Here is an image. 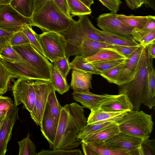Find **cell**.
Wrapping results in <instances>:
<instances>
[{
    "label": "cell",
    "instance_id": "13",
    "mask_svg": "<svg viewBox=\"0 0 155 155\" xmlns=\"http://www.w3.org/2000/svg\"><path fill=\"white\" fill-rule=\"evenodd\" d=\"M143 139L120 131L110 139L104 141L108 147L126 151L131 153L138 149Z\"/></svg>",
    "mask_w": 155,
    "mask_h": 155
},
{
    "label": "cell",
    "instance_id": "41",
    "mask_svg": "<svg viewBox=\"0 0 155 155\" xmlns=\"http://www.w3.org/2000/svg\"><path fill=\"white\" fill-rule=\"evenodd\" d=\"M82 151L79 149H65L45 150L43 149L36 153V155H82Z\"/></svg>",
    "mask_w": 155,
    "mask_h": 155
},
{
    "label": "cell",
    "instance_id": "44",
    "mask_svg": "<svg viewBox=\"0 0 155 155\" xmlns=\"http://www.w3.org/2000/svg\"><path fill=\"white\" fill-rule=\"evenodd\" d=\"M9 43L12 46L30 44V42L24 33L21 31L13 34L10 40Z\"/></svg>",
    "mask_w": 155,
    "mask_h": 155
},
{
    "label": "cell",
    "instance_id": "47",
    "mask_svg": "<svg viewBox=\"0 0 155 155\" xmlns=\"http://www.w3.org/2000/svg\"><path fill=\"white\" fill-rule=\"evenodd\" d=\"M13 34L0 28V51L10 44L9 41Z\"/></svg>",
    "mask_w": 155,
    "mask_h": 155
},
{
    "label": "cell",
    "instance_id": "48",
    "mask_svg": "<svg viewBox=\"0 0 155 155\" xmlns=\"http://www.w3.org/2000/svg\"><path fill=\"white\" fill-rule=\"evenodd\" d=\"M155 41V30L151 31L140 40L139 42L140 45L144 48H147L148 45Z\"/></svg>",
    "mask_w": 155,
    "mask_h": 155
},
{
    "label": "cell",
    "instance_id": "36",
    "mask_svg": "<svg viewBox=\"0 0 155 155\" xmlns=\"http://www.w3.org/2000/svg\"><path fill=\"white\" fill-rule=\"evenodd\" d=\"M12 79L10 71L0 60V95L7 91L9 81Z\"/></svg>",
    "mask_w": 155,
    "mask_h": 155
},
{
    "label": "cell",
    "instance_id": "27",
    "mask_svg": "<svg viewBox=\"0 0 155 155\" xmlns=\"http://www.w3.org/2000/svg\"><path fill=\"white\" fill-rule=\"evenodd\" d=\"M51 82L55 90L61 94L67 92L70 86L66 79L64 78L60 73L51 64Z\"/></svg>",
    "mask_w": 155,
    "mask_h": 155
},
{
    "label": "cell",
    "instance_id": "7",
    "mask_svg": "<svg viewBox=\"0 0 155 155\" xmlns=\"http://www.w3.org/2000/svg\"><path fill=\"white\" fill-rule=\"evenodd\" d=\"M23 59L32 66L47 81H51V63L39 53L30 44L12 46Z\"/></svg>",
    "mask_w": 155,
    "mask_h": 155
},
{
    "label": "cell",
    "instance_id": "9",
    "mask_svg": "<svg viewBox=\"0 0 155 155\" xmlns=\"http://www.w3.org/2000/svg\"><path fill=\"white\" fill-rule=\"evenodd\" d=\"M30 25H31L30 18L21 14L10 5L0 10V28L14 34Z\"/></svg>",
    "mask_w": 155,
    "mask_h": 155
},
{
    "label": "cell",
    "instance_id": "35",
    "mask_svg": "<svg viewBox=\"0 0 155 155\" xmlns=\"http://www.w3.org/2000/svg\"><path fill=\"white\" fill-rule=\"evenodd\" d=\"M131 155H155V140L143 139L139 147L132 152Z\"/></svg>",
    "mask_w": 155,
    "mask_h": 155
},
{
    "label": "cell",
    "instance_id": "8",
    "mask_svg": "<svg viewBox=\"0 0 155 155\" xmlns=\"http://www.w3.org/2000/svg\"><path fill=\"white\" fill-rule=\"evenodd\" d=\"M34 80L20 78L14 82L12 87L15 105L23 104V108L30 113L33 109L36 98L34 86Z\"/></svg>",
    "mask_w": 155,
    "mask_h": 155
},
{
    "label": "cell",
    "instance_id": "14",
    "mask_svg": "<svg viewBox=\"0 0 155 155\" xmlns=\"http://www.w3.org/2000/svg\"><path fill=\"white\" fill-rule=\"evenodd\" d=\"M19 108L14 105L7 112L0 129V155H5L9 141L12 136L15 123L19 118Z\"/></svg>",
    "mask_w": 155,
    "mask_h": 155
},
{
    "label": "cell",
    "instance_id": "34",
    "mask_svg": "<svg viewBox=\"0 0 155 155\" xmlns=\"http://www.w3.org/2000/svg\"><path fill=\"white\" fill-rule=\"evenodd\" d=\"M19 146V155H36L35 145L31 140L30 134L18 142Z\"/></svg>",
    "mask_w": 155,
    "mask_h": 155
},
{
    "label": "cell",
    "instance_id": "17",
    "mask_svg": "<svg viewBox=\"0 0 155 155\" xmlns=\"http://www.w3.org/2000/svg\"><path fill=\"white\" fill-rule=\"evenodd\" d=\"M133 107L127 96L124 94L112 95L103 102L98 110L111 112L132 110Z\"/></svg>",
    "mask_w": 155,
    "mask_h": 155
},
{
    "label": "cell",
    "instance_id": "53",
    "mask_svg": "<svg viewBox=\"0 0 155 155\" xmlns=\"http://www.w3.org/2000/svg\"><path fill=\"white\" fill-rule=\"evenodd\" d=\"M143 4L147 8H150L155 10V0H142Z\"/></svg>",
    "mask_w": 155,
    "mask_h": 155
},
{
    "label": "cell",
    "instance_id": "58",
    "mask_svg": "<svg viewBox=\"0 0 155 155\" xmlns=\"http://www.w3.org/2000/svg\"><path fill=\"white\" fill-rule=\"evenodd\" d=\"M5 117H0V129L2 126V124L5 118Z\"/></svg>",
    "mask_w": 155,
    "mask_h": 155
},
{
    "label": "cell",
    "instance_id": "29",
    "mask_svg": "<svg viewBox=\"0 0 155 155\" xmlns=\"http://www.w3.org/2000/svg\"><path fill=\"white\" fill-rule=\"evenodd\" d=\"M70 66L71 69L80 70L92 74L100 75L101 73L91 63H88L85 58L80 55H76L70 63Z\"/></svg>",
    "mask_w": 155,
    "mask_h": 155
},
{
    "label": "cell",
    "instance_id": "33",
    "mask_svg": "<svg viewBox=\"0 0 155 155\" xmlns=\"http://www.w3.org/2000/svg\"><path fill=\"white\" fill-rule=\"evenodd\" d=\"M153 30H155V16L149 15L147 22L142 28L133 29L132 38L136 41L139 42L144 36Z\"/></svg>",
    "mask_w": 155,
    "mask_h": 155
},
{
    "label": "cell",
    "instance_id": "51",
    "mask_svg": "<svg viewBox=\"0 0 155 155\" xmlns=\"http://www.w3.org/2000/svg\"><path fill=\"white\" fill-rule=\"evenodd\" d=\"M148 57L152 59L155 58V41L150 44L146 48Z\"/></svg>",
    "mask_w": 155,
    "mask_h": 155
},
{
    "label": "cell",
    "instance_id": "26",
    "mask_svg": "<svg viewBox=\"0 0 155 155\" xmlns=\"http://www.w3.org/2000/svg\"><path fill=\"white\" fill-rule=\"evenodd\" d=\"M114 49L110 47L103 48L95 54L86 58L88 63L126 58Z\"/></svg>",
    "mask_w": 155,
    "mask_h": 155
},
{
    "label": "cell",
    "instance_id": "15",
    "mask_svg": "<svg viewBox=\"0 0 155 155\" xmlns=\"http://www.w3.org/2000/svg\"><path fill=\"white\" fill-rule=\"evenodd\" d=\"M139 47L126 59L125 62L118 75L115 84L119 85L128 82L134 77L144 48Z\"/></svg>",
    "mask_w": 155,
    "mask_h": 155
},
{
    "label": "cell",
    "instance_id": "38",
    "mask_svg": "<svg viewBox=\"0 0 155 155\" xmlns=\"http://www.w3.org/2000/svg\"><path fill=\"white\" fill-rule=\"evenodd\" d=\"M31 25H27L22 31L29 40L31 45L44 57L45 56L41 46L36 36V33L32 29Z\"/></svg>",
    "mask_w": 155,
    "mask_h": 155
},
{
    "label": "cell",
    "instance_id": "11",
    "mask_svg": "<svg viewBox=\"0 0 155 155\" xmlns=\"http://www.w3.org/2000/svg\"><path fill=\"white\" fill-rule=\"evenodd\" d=\"M117 14L111 12L100 15L96 18L97 25L101 30L124 37L132 38L133 29L117 18Z\"/></svg>",
    "mask_w": 155,
    "mask_h": 155
},
{
    "label": "cell",
    "instance_id": "55",
    "mask_svg": "<svg viewBox=\"0 0 155 155\" xmlns=\"http://www.w3.org/2000/svg\"><path fill=\"white\" fill-rule=\"evenodd\" d=\"M86 6L90 8L92 5L94 3V0H80Z\"/></svg>",
    "mask_w": 155,
    "mask_h": 155
},
{
    "label": "cell",
    "instance_id": "56",
    "mask_svg": "<svg viewBox=\"0 0 155 155\" xmlns=\"http://www.w3.org/2000/svg\"><path fill=\"white\" fill-rule=\"evenodd\" d=\"M12 0H0V4L9 5Z\"/></svg>",
    "mask_w": 155,
    "mask_h": 155
},
{
    "label": "cell",
    "instance_id": "59",
    "mask_svg": "<svg viewBox=\"0 0 155 155\" xmlns=\"http://www.w3.org/2000/svg\"><path fill=\"white\" fill-rule=\"evenodd\" d=\"M6 5H2L0 4V10L2 8L5 7Z\"/></svg>",
    "mask_w": 155,
    "mask_h": 155
},
{
    "label": "cell",
    "instance_id": "2",
    "mask_svg": "<svg viewBox=\"0 0 155 155\" xmlns=\"http://www.w3.org/2000/svg\"><path fill=\"white\" fill-rule=\"evenodd\" d=\"M30 18L32 26L44 31L60 33L67 30L74 20L65 14L52 0H49L33 11Z\"/></svg>",
    "mask_w": 155,
    "mask_h": 155
},
{
    "label": "cell",
    "instance_id": "49",
    "mask_svg": "<svg viewBox=\"0 0 155 155\" xmlns=\"http://www.w3.org/2000/svg\"><path fill=\"white\" fill-rule=\"evenodd\" d=\"M14 105L11 98L0 95V110H5L8 111Z\"/></svg>",
    "mask_w": 155,
    "mask_h": 155
},
{
    "label": "cell",
    "instance_id": "24",
    "mask_svg": "<svg viewBox=\"0 0 155 155\" xmlns=\"http://www.w3.org/2000/svg\"><path fill=\"white\" fill-rule=\"evenodd\" d=\"M148 73L149 93L143 104L151 109L155 105V71L153 64V59L148 57Z\"/></svg>",
    "mask_w": 155,
    "mask_h": 155
},
{
    "label": "cell",
    "instance_id": "19",
    "mask_svg": "<svg viewBox=\"0 0 155 155\" xmlns=\"http://www.w3.org/2000/svg\"><path fill=\"white\" fill-rule=\"evenodd\" d=\"M41 130L43 136L52 149L57 132V128L53 120L49 106L47 103L44 113Z\"/></svg>",
    "mask_w": 155,
    "mask_h": 155
},
{
    "label": "cell",
    "instance_id": "46",
    "mask_svg": "<svg viewBox=\"0 0 155 155\" xmlns=\"http://www.w3.org/2000/svg\"><path fill=\"white\" fill-rule=\"evenodd\" d=\"M111 12L117 13L119 10L121 0H98Z\"/></svg>",
    "mask_w": 155,
    "mask_h": 155
},
{
    "label": "cell",
    "instance_id": "12",
    "mask_svg": "<svg viewBox=\"0 0 155 155\" xmlns=\"http://www.w3.org/2000/svg\"><path fill=\"white\" fill-rule=\"evenodd\" d=\"M0 60L10 71L12 79L22 78L34 80L46 81L25 60L24 61L17 62L0 54Z\"/></svg>",
    "mask_w": 155,
    "mask_h": 155
},
{
    "label": "cell",
    "instance_id": "30",
    "mask_svg": "<svg viewBox=\"0 0 155 155\" xmlns=\"http://www.w3.org/2000/svg\"><path fill=\"white\" fill-rule=\"evenodd\" d=\"M69 11L71 16L80 17L90 15L91 8L86 6L80 0H66Z\"/></svg>",
    "mask_w": 155,
    "mask_h": 155
},
{
    "label": "cell",
    "instance_id": "45",
    "mask_svg": "<svg viewBox=\"0 0 155 155\" xmlns=\"http://www.w3.org/2000/svg\"><path fill=\"white\" fill-rule=\"evenodd\" d=\"M127 46L122 45H112V48L115 49L119 53L124 56L126 58L130 55L133 53L140 46Z\"/></svg>",
    "mask_w": 155,
    "mask_h": 155
},
{
    "label": "cell",
    "instance_id": "31",
    "mask_svg": "<svg viewBox=\"0 0 155 155\" xmlns=\"http://www.w3.org/2000/svg\"><path fill=\"white\" fill-rule=\"evenodd\" d=\"M11 6L23 16L29 18L33 12V0H12Z\"/></svg>",
    "mask_w": 155,
    "mask_h": 155
},
{
    "label": "cell",
    "instance_id": "52",
    "mask_svg": "<svg viewBox=\"0 0 155 155\" xmlns=\"http://www.w3.org/2000/svg\"><path fill=\"white\" fill-rule=\"evenodd\" d=\"M49 0H33V11L36 10Z\"/></svg>",
    "mask_w": 155,
    "mask_h": 155
},
{
    "label": "cell",
    "instance_id": "1",
    "mask_svg": "<svg viewBox=\"0 0 155 155\" xmlns=\"http://www.w3.org/2000/svg\"><path fill=\"white\" fill-rule=\"evenodd\" d=\"M84 108L76 102L62 107L52 149H72L81 143L78 136L87 120Z\"/></svg>",
    "mask_w": 155,
    "mask_h": 155
},
{
    "label": "cell",
    "instance_id": "6",
    "mask_svg": "<svg viewBox=\"0 0 155 155\" xmlns=\"http://www.w3.org/2000/svg\"><path fill=\"white\" fill-rule=\"evenodd\" d=\"M36 36L43 51L45 58L52 63L65 57L66 41L60 33L44 31Z\"/></svg>",
    "mask_w": 155,
    "mask_h": 155
},
{
    "label": "cell",
    "instance_id": "39",
    "mask_svg": "<svg viewBox=\"0 0 155 155\" xmlns=\"http://www.w3.org/2000/svg\"><path fill=\"white\" fill-rule=\"evenodd\" d=\"M126 58L111 60L90 63L97 71L102 72L123 62L125 60Z\"/></svg>",
    "mask_w": 155,
    "mask_h": 155
},
{
    "label": "cell",
    "instance_id": "57",
    "mask_svg": "<svg viewBox=\"0 0 155 155\" xmlns=\"http://www.w3.org/2000/svg\"><path fill=\"white\" fill-rule=\"evenodd\" d=\"M135 1L137 8L140 7L143 4L142 0H135Z\"/></svg>",
    "mask_w": 155,
    "mask_h": 155
},
{
    "label": "cell",
    "instance_id": "28",
    "mask_svg": "<svg viewBox=\"0 0 155 155\" xmlns=\"http://www.w3.org/2000/svg\"><path fill=\"white\" fill-rule=\"evenodd\" d=\"M117 18L129 27L132 29L140 28L146 23L148 19V15L137 16L133 15H126L122 14H117Z\"/></svg>",
    "mask_w": 155,
    "mask_h": 155
},
{
    "label": "cell",
    "instance_id": "54",
    "mask_svg": "<svg viewBox=\"0 0 155 155\" xmlns=\"http://www.w3.org/2000/svg\"><path fill=\"white\" fill-rule=\"evenodd\" d=\"M127 6L130 9L134 10L137 8L135 0H125Z\"/></svg>",
    "mask_w": 155,
    "mask_h": 155
},
{
    "label": "cell",
    "instance_id": "22",
    "mask_svg": "<svg viewBox=\"0 0 155 155\" xmlns=\"http://www.w3.org/2000/svg\"><path fill=\"white\" fill-rule=\"evenodd\" d=\"M117 123L110 125L81 139L82 143H87L95 141H105L120 132Z\"/></svg>",
    "mask_w": 155,
    "mask_h": 155
},
{
    "label": "cell",
    "instance_id": "23",
    "mask_svg": "<svg viewBox=\"0 0 155 155\" xmlns=\"http://www.w3.org/2000/svg\"><path fill=\"white\" fill-rule=\"evenodd\" d=\"M112 45L104 42L91 39H86L81 43L79 55L86 58L95 54L103 48H111Z\"/></svg>",
    "mask_w": 155,
    "mask_h": 155
},
{
    "label": "cell",
    "instance_id": "4",
    "mask_svg": "<svg viewBox=\"0 0 155 155\" xmlns=\"http://www.w3.org/2000/svg\"><path fill=\"white\" fill-rule=\"evenodd\" d=\"M79 17L74 20L68 29L60 34L66 41L65 57L79 55L81 46L86 39H91L104 42L97 34V28L93 25L87 15Z\"/></svg>",
    "mask_w": 155,
    "mask_h": 155
},
{
    "label": "cell",
    "instance_id": "50",
    "mask_svg": "<svg viewBox=\"0 0 155 155\" xmlns=\"http://www.w3.org/2000/svg\"><path fill=\"white\" fill-rule=\"evenodd\" d=\"M58 8L67 16L72 18L70 14L66 0H52Z\"/></svg>",
    "mask_w": 155,
    "mask_h": 155
},
{
    "label": "cell",
    "instance_id": "20",
    "mask_svg": "<svg viewBox=\"0 0 155 155\" xmlns=\"http://www.w3.org/2000/svg\"><path fill=\"white\" fill-rule=\"evenodd\" d=\"M127 112H111L100 110H91L87 119V124H100L110 121L117 123Z\"/></svg>",
    "mask_w": 155,
    "mask_h": 155
},
{
    "label": "cell",
    "instance_id": "16",
    "mask_svg": "<svg viewBox=\"0 0 155 155\" xmlns=\"http://www.w3.org/2000/svg\"><path fill=\"white\" fill-rule=\"evenodd\" d=\"M72 97L76 101L80 103L84 108L91 111L98 110L101 104L111 97L112 95H99L94 94L90 91L79 92H73Z\"/></svg>",
    "mask_w": 155,
    "mask_h": 155
},
{
    "label": "cell",
    "instance_id": "37",
    "mask_svg": "<svg viewBox=\"0 0 155 155\" xmlns=\"http://www.w3.org/2000/svg\"><path fill=\"white\" fill-rule=\"evenodd\" d=\"M116 123H117L110 121L100 124L91 125L86 124L81 130L78 135V138L79 139L81 140L103 128Z\"/></svg>",
    "mask_w": 155,
    "mask_h": 155
},
{
    "label": "cell",
    "instance_id": "43",
    "mask_svg": "<svg viewBox=\"0 0 155 155\" xmlns=\"http://www.w3.org/2000/svg\"><path fill=\"white\" fill-rule=\"evenodd\" d=\"M0 54L7 58L17 62L25 61L16 53L10 44L1 50Z\"/></svg>",
    "mask_w": 155,
    "mask_h": 155
},
{
    "label": "cell",
    "instance_id": "5",
    "mask_svg": "<svg viewBox=\"0 0 155 155\" xmlns=\"http://www.w3.org/2000/svg\"><path fill=\"white\" fill-rule=\"evenodd\" d=\"M117 124L120 131L143 139L149 138L153 126L151 115L139 110L127 112Z\"/></svg>",
    "mask_w": 155,
    "mask_h": 155
},
{
    "label": "cell",
    "instance_id": "40",
    "mask_svg": "<svg viewBox=\"0 0 155 155\" xmlns=\"http://www.w3.org/2000/svg\"><path fill=\"white\" fill-rule=\"evenodd\" d=\"M125 61V60L114 67L101 72L100 75L109 82L115 84L118 74L124 65Z\"/></svg>",
    "mask_w": 155,
    "mask_h": 155
},
{
    "label": "cell",
    "instance_id": "42",
    "mask_svg": "<svg viewBox=\"0 0 155 155\" xmlns=\"http://www.w3.org/2000/svg\"><path fill=\"white\" fill-rule=\"evenodd\" d=\"M69 58L65 57L58 59L52 63L53 66L60 73L63 77L66 79V76L71 69Z\"/></svg>",
    "mask_w": 155,
    "mask_h": 155
},
{
    "label": "cell",
    "instance_id": "18",
    "mask_svg": "<svg viewBox=\"0 0 155 155\" xmlns=\"http://www.w3.org/2000/svg\"><path fill=\"white\" fill-rule=\"evenodd\" d=\"M92 74L90 73L73 69L70 86L73 92L90 91L92 89Z\"/></svg>",
    "mask_w": 155,
    "mask_h": 155
},
{
    "label": "cell",
    "instance_id": "3",
    "mask_svg": "<svg viewBox=\"0 0 155 155\" xmlns=\"http://www.w3.org/2000/svg\"><path fill=\"white\" fill-rule=\"evenodd\" d=\"M148 61L147 48H145L134 77L128 82L118 85L119 94L124 93L127 96L134 110H139L149 93Z\"/></svg>",
    "mask_w": 155,
    "mask_h": 155
},
{
    "label": "cell",
    "instance_id": "21",
    "mask_svg": "<svg viewBox=\"0 0 155 155\" xmlns=\"http://www.w3.org/2000/svg\"><path fill=\"white\" fill-rule=\"evenodd\" d=\"M96 31L104 42L110 45L134 46L140 45L133 38L123 36L97 28Z\"/></svg>",
    "mask_w": 155,
    "mask_h": 155
},
{
    "label": "cell",
    "instance_id": "25",
    "mask_svg": "<svg viewBox=\"0 0 155 155\" xmlns=\"http://www.w3.org/2000/svg\"><path fill=\"white\" fill-rule=\"evenodd\" d=\"M87 143L90 147L92 155H130V152L110 148L104 144V141H95Z\"/></svg>",
    "mask_w": 155,
    "mask_h": 155
},
{
    "label": "cell",
    "instance_id": "10",
    "mask_svg": "<svg viewBox=\"0 0 155 155\" xmlns=\"http://www.w3.org/2000/svg\"><path fill=\"white\" fill-rule=\"evenodd\" d=\"M33 85L36 97L33 109L30 113L34 122L41 127L48 96L53 87L51 81L41 80H34Z\"/></svg>",
    "mask_w": 155,
    "mask_h": 155
},
{
    "label": "cell",
    "instance_id": "32",
    "mask_svg": "<svg viewBox=\"0 0 155 155\" xmlns=\"http://www.w3.org/2000/svg\"><path fill=\"white\" fill-rule=\"evenodd\" d=\"M47 103L49 106L55 125L57 128L62 107L58 101L54 88L48 94Z\"/></svg>",
    "mask_w": 155,
    "mask_h": 155
}]
</instances>
